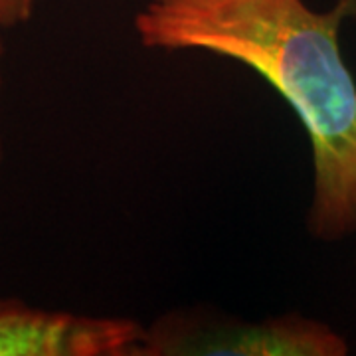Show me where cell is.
<instances>
[{
    "mask_svg": "<svg viewBox=\"0 0 356 356\" xmlns=\"http://www.w3.org/2000/svg\"><path fill=\"white\" fill-rule=\"evenodd\" d=\"M356 0L315 10L305 0H147L135 16L140 46L206 51L252 70L305 129L313 192L309 234L356 236V81L341 28Z\"/></svg>",
    "mask_w": 356,
    "mask_h": 356,
    "instance_id": "obj_1",
    "label": "cell"
},
{
    "mask_svg": "<svg viewBox=\"0 0 356 356\" xmlns=\"http://www.w3.org/2000/svg\"><path fill=\"white\" fill-rule=\"evenodd\" d=\"M348 343L327 323L303 315L261 321L177 311L143 331L137 356H344Z\"/></svg>",
    "mask_w": 356,
    "mask_h": 356,
    "instance_id": "obj_2",
    "label": "cell"
},
{
    "mask_svg": "<svg viewBox=\"0 0 356 356\" xmlns=\"http://www.w3.org/2000/svg\"><path fill=\"white\" fill-rule=\"evenodd\" d=\"M145 327L0 299V356H137Z\"/></svg>",
    "mask_w": 356,
    "mask_h": 356,
    "instance_id": "obj_3",
    "label": "cell"
},
{
    "mask_svg": "<svg viewBox=\"0 0 356 356\" xmlns=\"http://www.w3.org/2000/svg\"><path fill=\"white\" fill-rule=\"evenodd\" d=\"M36 0H0V30L28 22L34 14Z\"/></svg>",
    "mask_w": 356,
    "mask_h": 356,
    "instance_id": "obj_4",
    "label": "cell"
},
{
    "mask_svg": "<svg viewBox=\"0 0 356 356\" xmlns=\"http://www.w3.org/2000/svg\"><path fill=\"white\" fill-rule=\"evenodd\" d=\"M2 54H4V48H2V38H0V88H2Z\"/></svg>",
    "mask_w": 356,
    "mask_h": 356,
    "instance_id": "obj_5",
    "label": "cell"
},
{
    "mask_svg": "<svg viewBox=\"0 0 356 356\" xmlns=\"http://www.w3.org/2000/svg\"><path fill=\"white\" fill-rule=\"evenodd\" d=\"M0 161H2V139H0Z\"/></svg>",
    "mask_w": 356,
    "mask_h": 356,
    "instance_id": "obj_6",
    "label": "cell"
}]
</instances>
